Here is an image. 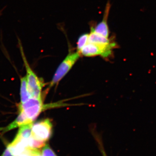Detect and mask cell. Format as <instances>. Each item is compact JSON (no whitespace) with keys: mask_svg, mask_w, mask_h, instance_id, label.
<instances>
[{"mask_svg":"<svg viewBox=\"0 0 156 156\" xmlns=\"http://www.w3.org/2000/svg\"><path fill=\"white\" fill-rule=\"evenodd\" d=\"M20 49L21 50L23 59L26 69L27 82L29 93L31 98L42 99V89L44 83L31 69L26 58L21 45H20Z\"/></svg>","mask_w":156,"mask_h":156,"instance_id":"obj_1","label":"cell"},{"mask_svg":"<svg viewBox=\"0 0 156 156\" xmlns=\"http://www.w3.org/2000/svg\"><path fill=\"white\" fill-rule=\"evenodd\" d=\"M118 48V44L114 41L108 44H98L88 43L82 48L80 54L87 57L100 56L107 58L112 55L114 49Z\"/></svg>","mask_w":156,"mask_h":156,"instance_id":"obj_2","label":"cell"},{"mask_svg":"<svg viewBox=\"0 0 156 156\" xmlns=\"http://www.w3.org/2000/svg\"><path fill=\"white\" fill-rule=\"evenodd\" d=\"M80 54L78 51L70 52L57 69L52 80L50 82L48 89L58 84L62 79L66 75L76 62L80 58Z\"/></svg>","mask_w":156,"mask_h":156,"instance_id":"obj_3","label":"cell"},{"mask_svg":"<svg viewBox=\"0 0 156 156\" xmlns=\"http://www.w3.org/2000/svg\"><path fill=\"white\" fill-rule=\"evenodd\" d=\"M50 105V104L44 105L42 99L30 98L26 102L19 105V110L22 111L29 119L33 122L45 109L52 108V105Z\"/></svg>","mask_w":156,"mask_h":156,"instance_id":"obj_4","label":"cell"},{"mask_svg":"<svg viewBox=\"0 0 156 156\" xmlns=\"http://www.w3.org/2000/svg\"><path fill=\"white\" fill-rule=\"evenodd\" d=\"M53 132V125L49 119L33 124L32 136L36 139L46 142L50 139Z\"/></svg>","mask_w":156,"mask_h":156,"instance_id":"obj_5","label":"cell"},{"mask_svg":"<svg viewBox=\"0 0 156 156\" xmlns=\"http://www.w3.org/2000/svg\"><path fill=\"white\" fill-rule=\"evenodd\" d=\"M111 8V5L110 2H108L107 3L105 9L102 20L99 23H98L95 27H91V29L95 32L106 37H108L109 36L110 32L108 20Z\"/></svg>","mask_w":156,"mask_h":156,"instance_id":"obj_6","label":"cell"},{"mask_svg":"<svg viewBox=\"0 0 156 156\" xmlns=\"http://www.w3.org/2000/svg\"><path fill=\"white\" fill-rule=\"evenodd\" d=\"M19 114L18 116L14 122H12L7 127L0 129V131H2V133H5L17 127L32 124L33 122L29 119L22 111L19 110Z\"/></svg>","mask_w":156,"mask_h":156,"instance_id":"obj_7","label":"cell"},{"mask_svg":"<svg viewBox=\"0 0 156 156\" xmlns=\"http://www.w3.org/2000/svg\"><path fill=\"white\" fill-rule=\"evenodd\" d=\"M114 41L112 39L106 37L97 33L91 28V32L89 34L88 43L98 44H108Z\"/></svg>","mask_w":156,"mask_h":156,"instance_id":"obj_8","label":"cell"},{"mask_svg":"<svg viewBox=\"0 0 156 156\" xmlns=\"http://www.w3.org/2000/svg\"><path fill=\"white\" fill-rule=\"evenodd\" d=\"M31 98L27 89L26 77H23L21 79L20 85V99L21 103L26 102Z\"/></svg>","mask_w":156,"mask_h":156,"instance_id":"obj_9","label":"cell"},{"mask_svg":"<svg viewBox=\"0 0 156 156\" xmlns=\"http://www.w3.org/2000/svg\"><path fill=\"white\" fill-rule=\"evenodd\" d=\"M32 125L33 123L20 127L19 131L16 136L23 139H29L32 136Z\"/></svg>","mask_w":156,"mask_h":156,"instance_id":"obj_10","label":"cell"},{"mask_svg":"<svg viewBox=\"0 0 156 156\" xmlns=\"http://www.w3.org/2000/svg\"><path fill=\"white\" fill-rule=\"evenodd\" d=\"M45 142H46L45 141L36 139L32 136L29 139V147L31 148L39 149L44 147L46 145Z\"/></svg>","mask_w":156,"mask_h":156,"instance_id":"obj_11","label":"cell"},{"mask_svg":"<svg viewBox=\"0 0 156 156\" xmlns=\"http://www.w3.org/2000/svg\"><path fill=\"white\" fill-rule=\"evenodd\" d=\"M89 36V34H84L81 35L78 38L76 43L77 51L79 53L82 50V48L88 43Z\"/></svg>","mask_w":156,"mask_h":156,"instance_id":"obj_12","label":"cell"},{"mask_svg":"<svg viewBox=\"0 0 156 156\" xmlns=\"http://www.w3.org/2000/svg\"><path fill=\"white\" fill-rule=\"evenodd\" d=\"M41 153L43 156H57L53 150L48 145H46L43 147Z\"/></svg>","mask_w":156,"mask_h":156,"instance_id":"obj_13","label":"cell"},{"mask_svg":"<svg viewBox=\"0 0 156 156\" xmlns=\"http://www.w3.org/2000/svg\"><path fill=\"white\" fill-rule=\"evenodd\" d=\"M19 156H34L32 153V148H28L25 152L20 155Z\"/></svg>","mask_w":156,"mask_h":156,"instance_id":"obj_14","label":"cell"},{"mask_svg":"<svg viewBox=\"0 0 156 156\" xmlns=\"http://www.w3.org/2000/svg\"><path fill=\"white\" fill-rule=\"evenodd\" d=\"M32 153L34 156H43L42 155L41 152L38 149H32Z\"/></svg>","mask_w":156,"mask_h":156,"instance_id":"obj_15","label":"cell"},{"mask_svg":"<svg viewBox=\"0 0 156 156\" xmlns=\"http://www.w3.org/2000/svg\"><path fill=\"white\" fill-rule=\"evenodd\" d=\"M1 156H13L11 151L9 150V148L7 147L5 150L4 152L2 154Z\"/></svg>","mask_w":156,"mask_h":156,"instance_id":"obj_16","label":"cell"},{"mask_svg":"<svg viewBox=\"0 0 156 156\" xmlns=\"http://www.w3.org/2000/svg\"><path fill=\"white\" fill-rule=\"evenodd\" d=\"M103 156H107L105 154V153L104 152V151H103Z\"/></svg>","mask_w":156,"mask_h":156,"instance_id":"obj_17","label":"cell"}]
</instances>
